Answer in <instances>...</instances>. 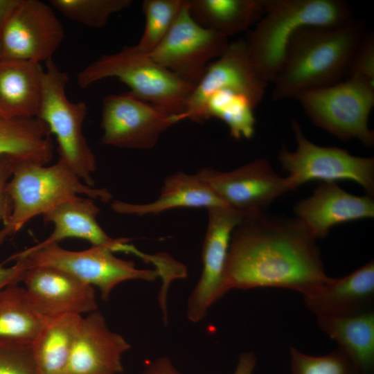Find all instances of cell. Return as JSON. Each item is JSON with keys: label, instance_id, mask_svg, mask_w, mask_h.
<instances>
[{"label": "cell", "instance_id": "obj_1", "mask_svg": "<svg viewBox=\"0 0 374 374\" xmlns=\"http://www.w3.org/2000/svg\"><path fill=\"white\" fill-rule=\"evenodd\" d=\"M315 240L296 217L244 214L234 229L221 294L275 287L308 294L330 281Z\"/></svg>", "mask_w": 374, "mask_h": 374}, {"label": "cell", "instance_id": "obj_2", "mask_svg": "<svg viewBox=\"0 0 374 374\" xmlns=\"http://www.w3.org/2000/svg\"><path fill=\"white\" fill-rule=\"evenodd\" d=\"M355 20L337 26H308L292 38L274 78L272 98H294L305 91L346 78L355 50L365 35Z\"/></svg>", "mask_w": 374, "mask_h": 374}, {"label": "cell", "instance_id": "obj_3", "mask_svg": "<svg viewBox=\"0 0 374 374\" xmlns=\"http://www.w3.org/2000/svg\"><path fill=\"white\" fill-rule=\"evenodd\" d=\"M340 0H267L265 12L244 39L262 79L272 82L294 36L308 26H337L353 21Z\"/></svg>", "mask_w": 374, "mask_h": 374}, {"label": "cell", "instance_id": "obj_4", "mask_svg": "<svg viewBox=\"0 0 374 374\" xmlns=\"http://www.w3.org/2000/svg\"><path fill=\"white\" fill-rule=\"evenodd\" d=\"M6 192L11 213L0 229V244L34 217L69 199L80 195L105 203L112 199L106 188L87 185L60 159L49 166L14 159Z\"/></svg>", "mask_w": 374, "mask_h": 374}, {"label": "cell", "instance_id": "obj_5", "mask_svg": "<svg viewBox=\"0 0 374 374\" xmlns=\"http://www.w3.org/2000/svg\"><path fill=\"white\" fill-rule=\"evenodd\" d=\"M107 78H118L132 95L161 107L177 123L194 89L133 46L102 55L78 73L77 82L85 89Z\"/></svg>", "mask_w": 374, "mask_h": 374}, {"label": "cell", "instance_id": "obj_6", "mask_svg": "<svg viewBox=\"0 0 374 374\" xmlns=\"http://www.w3.org/2000/svg\"><path fill=\"white\" fill-rule=\"evenodd\" d=\"M69 80L51 59L46 62L42 78V97L37 118L47 126L57 143L59 159L64 161L87 185L93 187L96 157L82 132L87 114L84 102H72L66 87Z\"/></svg>", "mask_w": 374, "mask_h": 374}, {"label": "cell", "instance_id": "obj_7", "mask_svg": "<svg viewBox=\"0 0 374 374\" xmlns=\"http://www.w3.org/2000/svg\"><path fill=\"white\" fill-rule=\"evenodd\" d=\"M294 99L316 126L339 139H357L367 147L373 145L374 132L368 127V118L374 105V82L348 77L303 91Z\"/></svg>", "mask_w": 374, "mask_h": 374}, {"label": "cell", "instance_id": "obj_8", "mask_svg": "<svg viewBox=\"0 0 374 374\" xmlns=\"http://www.w3.org/2000/svg\"><path fill=\"white\" fill-rule=\"evenodd\" d=\"M102 246H91L83 251H71L58 244L32 249L27 248L10 256L5 262L21 260L26 266L51 267L63 270L82 282L97 287L103 300L107 301L120 283L130 280L154 281L160 274L155 269H139L132 261L116 256Z\"/></svg>", "mask_w": 374, "mask_h": 374}, {"label": "cell", "instance_id": "obj_9", "mask_svg": "<svg viewBox=\"0 0 374 374\" xmlns=\"http://www.w3.org/2000/svg\"><path fill=\"white\" fill-rule=\"evenodd\" d=\"M296 148L283 146L278 154L291 190L303 184L319 180L336 182L348 180L357 183L366 195L374 197V158L354 156L347 150L333 146H321L311 142L296 119L292 121Z\"/></svg>", "mask_w": 374, "mask_h": 374}, {"label": "cell", "instance_id": "obj_10", "mask_svg": "<svg viewBox=\"0 0 374 374\" xmlns=\"http://www.w3.org/2000/svg\"><path fill=\"white\" fill-rule=\"evenodd\" d=\"M228 39L197 23L190 14L188 0H185L170 29L149 55L194 88L202 78L209 61L225 51Z\"/></svg>", "mask_w": 374, "mask_h": 374}, {"label": "cell", "instance_id": "obj_11", "mask_svg": "<svg viewBox=\"0 0 374 374\" xmlns=\"http://www.w3.org/2000/svg\"><path fill=\"white\" fill-rule=\"evenodd\" d=\"M177 123L174 116L130 92L109 95L103 100L101 143L121 148L150 150L160 135Z\"/></svg>", "mask_w": 374, "mask_h": 374}, {"label": "cell", "instance_id": "obj_12", "mask_svg": "<svg viewBox=\"0 0 374 374\" xmlns=\"http://www.w3.org/2000/svg\"><path fill=\"white\" fill-rule=\"evenodd\" d=\"M64 37L62 24L50 6L19 0L0 30L1 57L46 62Z\"/></svg>", "mask_w": 374, "mask_h": 374}, {"label": "cell", "instance_id": "obj_13", "mask_svg": "<svg viewBox=\"0 0 374 374\" xmlns=\"http://www.w3.org/2000/svg\"><path fill=\"white\" fill-rule=\"evenodd\" d=\"M227 206L244 214L265 211L291 191L286 177L276 174L266 159H258L230 171L204 168L196 173Z\"/></svg>", "mask_w": 374, "mask_h": 374}, {"label": "cell", "instance_id": "obj_14", "mask_svg": "<svg viewBox=\"0 0 374 374\" xmlns=\"http://www.w3.org/2000/svg\"><path fill=\"white\" fill-rule=\"evenodd\" d=\"M208 224L202 247V270L187 301L192 323L204 319L222 296L221 288L232 233L244 213L226 206L207 208Z\"/></svg>", "mask_w": 374, "mask_h": 374}, {"label": "cell", "instance_id": "obj_15", "mask_svg": "<svg viewBox=\"0 0 374 374\" xmlns=\"http://www.w3.org/2000/svg\"><path fill=\"white\" fill-rule=\"evenodd\" d=\"M267 84L258 73L244 39L229 43L223 53L208 64L202 78L189 96L180 120L202 123L206 99L215 91L222 89L243 94L257 106Z\"/></svg>", "mask_w": 374, "mask_h": 374}, {"label": "cell", "instance_id": "obj_16", "mask_svg": "<svg viewBox=\"0 0 374 374\" xmlns=\"http://www.w3.org/2000/svg\"><path fill=\"white\" fill-rule=\"evenodd\" d=\"M23 282L31 305L42 317L82 315L98 308L94 287L60 269L28 268Z\"/></svg>", "mask_w": 374, "mask_h": 374}, {"label": "cell", "instance_id": "obj_17", "mask_svg": "<svg viewBox=\"0 0 374 374\" xmlns=\"http://www.w3.org/2000/svg\"><path fill=\"white\" fill-rule=\"evenodd\" d=\"M294 212L317 240L325 238L335 225L373 218L374 199L367 195H353L336 182H322L310 197L296 203Z\"/></svg>", "mask_w": 374, "mask_h": 374}, {"label": "cell", "instance_id": "obj_18", "mask_svg": "<svg viewBox=\"0 0 374 374\" xmlns=\"http://www.w3.org/2000/svg\"><path fill=\"white\" fill-rule=\"evenodd\" d=\"M100 208L93 199L76 196L69 199L43 214L45 223H52L54 229L44 240L29 247L39 249L52 244H58L66 238H79L88 241L92 246L105 247L113 252L121 251L133 254L143 262L148 253L127 243L126 238H110L97 222Z\"/></svg>", "mask_w": 374, "mask_h": 374}, {"label": "cell", "instance_id": "obj_19", "mask_svg": "<svg viewBox=\"0 0 374 374\" xmlns=\"http://www.w3.org/2000/svg\"><path fill=\"white\" fill-rule=\"evenodd\" d=\"M130 348L121 335L112 331L98 310L82 317L71 355L69 374H119L122 357Z\"/></svg>", "mask_w": 374, "mask_h": 374}, {"label": "cell", "instance_id": "obj_20", "mask_svg": "<svg viewBox=\"0 0 374 374\" xmlns=\"http://www.w3.org/2000/svg\"><path fill=\"white\" fill-rule=\"evenodd\" d=\"M306 308L319 316L346 315L372 308L374 301V261L303 295Z\"/></svg>", "mask_w": 374, "mask_h": 374}, {"label": "cell", "instance_id": "obj_21", "mask_svg": "<svg viewBox=\"0 0 374 374\" xmlns=\"http://www.w3.org/2000/svg\"><path fill=\"white\" fill-rule=\"evenodd\" d=\"M44 69L40 63L0 58V114L6 118L38 116Z\"/></svg>", "mask_w": 374, "mask_h": 374}, {"label": "cell", "instance_id": "obj_22", "mask_svg": "<svg viewBox=\"0 0 374 374\" xmlns=\"http://www.w3.org/2000/svg\"><path fill=\"white\" fill-rule=\"evenodd\" d=\"M226 206L196 173L178 172L168 176L154 201L133 204L115 200L111 204L116 213L143 216L156 215L176 208H206Z\"/></svg>", "mask_w": 374, "mask_h": 374}, {"label": "cell", "instance_id": "obj_23", "mask_svg": "<svg viewBox=\"0 0 374 374\" xmlns=\"http://www.w3.org/2000/svg\"><path fill=\"white\" fill-rule=\"evenodd\" d=\"M320 330L337 344L361 374L374 373V311L317 317Z\"/></svg>", "mask_w": 374, "mask_h": 374}, {"label": "cell", "instance_id": "obj_24", "mask_svg": "<svg viewBox=\"0 0 374 374\" xmlns=\"http://www.w3.org/2000/svg\"><path fill=\"white\" fill-rule=\"evenodd\" d=\"M82 315L46 317L31 343L37 374H69V366Z\"/></svg>", "mask_w": 374, "mask_h": 374}, {"label": "cell", "instance_id": "obj_25", "mask_svg": "<svg viewBox=\"0 0 374 374\" xmlns=\"http://www.w3.org/2000/svg\"><path fill=\"white\" fill-rule=\"evenodd\" d=\"M46 165L53 145L46 125L39 118H6L0 115V155Z\"/></svg>", "mask_w": 374, "mask_h": 374}, {"label": "cell", "instance_id": "obj_26", "mask_svg": "<svg viewBox=\"0 0 374 374\" xmlns=\"http://www.w3.org/2000/svg\"><path fill=\"white\" fill-rule=\"evenodd\" d=\"M267 0H188L193 19L224 36L247 30L265 12Z\"/></svg>", "mask_w": 374, "mask_h": 374}, {"label": "cell", "instance_id": "obj_27", "mask_svg": "<svg viewBox=\"0 0 374 374\" xmlns=\"http://www.w3.org/2000/svg\"><path fill=\"white\" fill-rule=\"evenodd\" d=\"M45 319L33 308L24 287L14 285L0 291V341L31 344Z\"/></svg>", "mask_w": 374, "mask_h": 374}, {"label": "cell", "instance_id": "obj_28", "mask_svg": "<svg viewBox=\"0 0 374 374\" xmlns=\"http://www.w3.org/2000/svg\"><path fill=\"white\" fill-rule=\"evenodd\" d=\"M256 105L244 95L222 89L215 91L206 99L202 121L216 118L229 127L232 137L250 139L254 133Z\"/></svg>", "mask_w": 374, "mask_h": 374}, {"label": "cell", "instance_id": "obj_29", "mask_svg": "<svg viewBox=\"0 0 374 374\" xmlns=\"http://www.w3.org/2000/svg\"><path fill=\"white\" fill-rule=\"evenodd\" d=\"M184 2L185 0L143 1L145 28L134 48L141 53L150 55L170 29Z\"/></svg>", "mask_w": 374, "mask_h": 374}, {"label": "cell", "instance_id": "obj_30", "mask_svg": "<svg viewBox=\"0 0 374 374\" xmlns=\"http://www.w3.org/2000/svg\"><path fill=\"white\" fill-rule=\"evenodd\" d=\"M67 19L93 28L104 27L114 13L126 9L131 0H51Z\"/></svg>", "mask_w": 374, "mask_h": 374}, {"label": "cell", "instance_id": "obj_31", "mask_svg": "<svg viewBox=\"0 0 374 374\" xmlns=\"http://www.w3.org/2000/svg\"><path fill=\"white\" fill-rule=\"evenodd\" d=\"M290 374H361L339 348L321 355H311L290 348Z\"/></svg>", "mask_w": 374, "mask_h": 374}, {"label": "cell", "instance_id": "obj_32", "mask_svg": "<svg viewBox=\"0 0 374 374\" xmlns=\"http://www.w3.org/2000/svg\"><path fill=\"white\" fill-rule=\"evenodd\" d=\"M0 374H37L31 344L0 341Z\"/></svg>", "mask_w": 374, "mask_h": 374}, {"label": "cell", "instance_id": "obj_33", "mask_svg": "<svg viewBox=\"0 0 374 374\" xmlns=\"http://www.w3.org/2000/svg\"><path fill=\"white\" fill-rule=\"evenodd\" d=\"M348 77H358L374 82V35L373 33H365L355 50L348 68L346 78Z\"/></svg>", "mask_w": 374, "mask_h": 374}, {"label": "cell", "instance_id": "obj_34", "mask_svg": "<svg viewBox=\"0 0 374 374\" xmlns=\"http://www.w3.org/2000/svg\"><path fill=\"white\" fill-rule=\"evenodd\" d=\"M14 159L8 155H0V222L3 224L11 213V204L6 192V186L12 175Z\"/></svg>", "mask_w": 374, "mask_h": 374}, {"label": "cell", "instance_id": "obj_35", "mask_svg": "<svg viewBox=\"0 0 374 374\" xmlns=\"http://www.w3.org/2000/svg\"><path fill=\"white\" fill-rule=\"evenodd\" d=\"M3 265L0 264V291L23 282L27 268L21 260H15V264L8 267Z\"/></svg>", "mask_w": 374, "mask_h": 374}, {"label": "cell", "instance_id": "obj_36", "mask_svg": "<svg viewBox=\"0 0 374 374\" xmlns=\"http://www.w3.org/2000/svg\"><path fill=\"white\" fill-rule=\"evenodd\" d=\"M142 374H181L172 360L161 357L148 363Z\"/></svg>", "mask_w": 374, "mask_h": 374}, {"label": "cell", "instance_id": "obj_37", "mask_svg": "<svg viewBox=\"0 0 374 374\" xmlns=\"http://www.w3.org/2000/svg\"><path fill=\"white\" fill-rule=\"evenodd\" d=\"M257 364V357L251 351L241 353L233 374H253Z\"/></svg>", "mask_w": 374, "mask_h": 374}, {"label": "cell", "instance_id": "obj_38", "mask_svg": "<svg viewBox=\"0 0 374 374\" xmlns=\"http://www.w3.org/2000/svg\"><path fill=\"white\" fill-rule=\"evenodd\" d=\"M19 0H0V30Z\"/></svg>", "mask_w": 374, "mask_h": 374}, {"label": "cell", "instance_id": "obj_39", "mask_svg": "<svg viewBox=\"0 0 374 374\" xmlns=\"http://www.w3.org/2000/svg\"><path fill=\"white\" fill-rule=\"evenodd\" d=\"M1 45H0V58H1Z\"/></svg>", "mask_w": 374, "mask_h": 374}, {"label": "cell", "instance_id": "obj_40", "mask_svg": "<svg viewBox=\"0 0 374 374\" xmlns=\"http://www.w3.org/2000/svg\"><path fill=\"white\" fill-rule=\"evenodd\" d=\"M0 115H1V114H0Z\"/></svg>", "mask_w": 374, "mask_h": 374}]
</instances>
